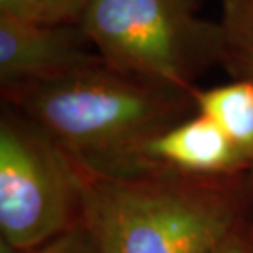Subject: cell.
Wrapping results in <instances>:
<instances>
[{
	"label": "cell",
	"mask_w": 253,
	"mask_h": 253,
	"mask_svg": "<svg viewBox=\"0 0 253 253\" xmlns=\"http://www.w3.org/2000/svg\"><path fill=\"white\" fill-rule=\"evenodd\" d=\"M214 253H250V250H247L240 240L229 237Z\"/></svg>",
	"instance_id": "13"
},
{
	"label": "cell",
	"mask_w": 253,
	"mask_h": 253,
	"mask_svg": "<svg viewBox=\"0 0 253 253\" xmlns=\"http://www.w3.org/2000/svg\"><path fill=\"white\" fill-rule=\"evenodd\" d=\"M79 27L109 68L179 92L197 54L225 40L179 0H92Z\"/></svg>",
	"instance_id": "3"
},
{
	"label": "cell",
	"mask_w": 253,
	"mask_h": 253,
	"mask_svg": "<svg viewBox=\"0 0 253 253\" xmlns=\"http://www.w3.org/2000/svg\"><path fill=\"white\" fill-rule=\"evenodd\" d=\"M37 128L92 173L141 168L145 143L171 128L179 90L97 64L5 89Z\"/></svg>",
	"instance_id": "1"
},
{
	"label": "cell",
	"mask_w": 253,
	"mask_h": 253,
	"mask_svg": "<svg viewBox=\"0 0 253 253\" xmlns=\"http://www.w3.org/2000/svg\"><path fill=\"white\" fill-rule=\"evenodd\" d=\"M250 253H253V245H252V249H250Z\"/></svg>",
	"instance_id": "14"
},
{
	"label": "cell",
	"mask_w": 253,
	"mask_h": 253,
	"mask_svg": "<svg viewBox=\"0 0 253 253\" xmlns=\"http://www.w3.org/2000/svg\"><path fill=\"white\" fill-rule=\"evenodd\" d=\"M222 32L234 49L253 51V0H225Z\"/></svg>",
	"instance_id": "8"
},
{
	"label": "cell",
	"mask_w": 253,
	"mask_h": 253,
	"mask_svg": "<svg viewBox=\"0 0 253 253\" xmlns=\"http://www.w3.org/2000/svg\"><path fill=\"white\" fill-rule=\"evenodd\" d=\"M237 53V64L244 69L245 78L253 81V51H244V49H234Z\"/></svg>",
	"instance_id": "12"
},
{
	"label": "cell",
	"mask_w": 253,
	"mask_h": 253,
	"mask_svg": "<svg viewBox=\"0 0 253 253\" xmlns=\"http://www.w3.org/2000/svg\"><path fill=\"white\" fill-rule=\"evenodd\" d=\"M92 0H42V23L79 25Z\"/></svg>",
	"instance_id": "9"
},
{
	"label": "cell",
	"mask_w": 253,
	"mask_h": 253,
	"mask_svg": "<svg viewBox=\"0 0 253 253\" xmlns=\"http://www.w3.org/2000/svg\"><path fill=\"white\" fill-rule=\"evenodd\" d=\"M83 168L35 131L0 125V232L15 252H33L81 224Z\"/></svg>",
	"instance_id": "4"
},
{
	"label": "cell",
	"mask_w": 253,
	"mask_h": 253,
	"mask_svg": "<svg viewBox=\"0 0 253 253\" xmlns=\"http://www.w3.org/2000/svg\"><path fill=\"white\" fill-rule=\"evenodd\" d=\"M0 17L20 23H42V0H0Z\"/></svg>",
	"instance_id": "11"
},
{
	"label": "cell",
	"mask_w": 253,
	"mask_h": 253,
	"mask_svg": "<svg viewBox=\"0 0 253 253\" xmlns=\"http://www.w3.org/2000/svg\"><path fill=\"white\" fill-rule=\"evenodd\" d=\"M79 25L20 23L0 17V81L3 89L42 83L102 64L85 51Z\"/></svg>",
	"instance_id": "5"
},
{
	"label": "cell",
	"mask_w": 253,
	"mask_h": 253,
	"mask_svg": "<svg viewBox=\"0 0 253 253\" xmlns=\"http://www.w3.org/2000/svg\"><path fill=\"white\" fill-rule=\"evenodd\" d=\"M32 253H95V249L87 232L79 224Z\"/></svg>",
	"instance_id": "10"
},
{
	"label": "cell",
	"mask_w": 253,
	"mask_h": 253,
	"mask_svg": "<svg viewBox=\"0 0 253 253\" xmlns=\"http://www.w3.org/2000/svg\"><path fill=\"white\" fill-rule=\"evenodd\" d=\"M83 173L81 225L95 253H214L230 237L234 207L215 189Z\"/></svg>",
	"instance_id": "2"
},
{
	"label": "cell",
	"mask_w": 253,
	"mask_h": 253,
	"mask_svg": "<svg viewBox=\"0 0 253 253\" xmlns=\"http://www.w3.org/2000/svg\"><path fill=\"white\" fill-rule=\"evenodd\" d=\"M201 114L211 119L230 141L253 160V81L222 85L196 94Z\"/></svg>",
	"instance_id": "7"
},
{
	"label": "cell",
	"mask_w": 253,
	"mask_h": 253,
	"mask_svg": "<svg viewBox=\"0 0 253 253\" xmlns=\"http://www.w3.org/2000/svg\"><path fill=\"white\" fill-rule=\"evenodd\" d=\"M143 163H158L192 173H229L247 158L206 115L174 125L148 140L141 150Z\"/></svg>",
	"instance_id": "6"
}]
</instances>
